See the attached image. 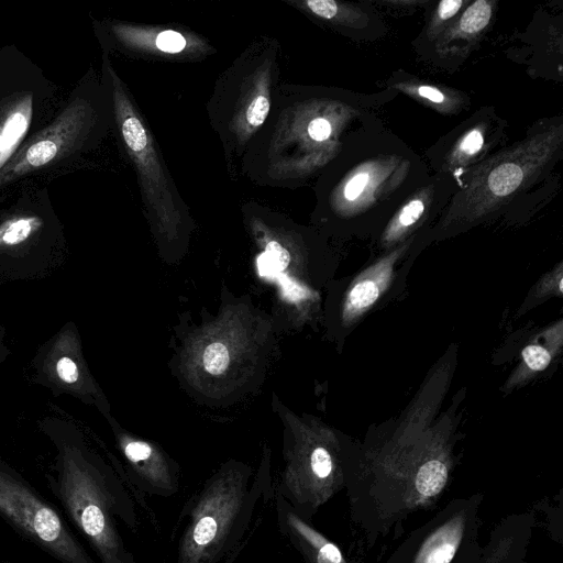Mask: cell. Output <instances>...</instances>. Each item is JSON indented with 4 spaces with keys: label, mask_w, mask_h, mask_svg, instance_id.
Returning <instances> with one entry per match:
<instances>
[{
    "label": "cell",
    "mask_w": 563,
    "mask_h": 563,
    "mask_svg": "<svg viewBox=\"0 0 563 563\" xmlns=\"http://www.w3.org/2000/svg\"><path fill=\"white\" fill-rule=\"evenodd\" d=\"M451 440L432 431L358 446L345 489L351 520L368 548L399 538L411 515L438 506L456 464Z\"/></svg>",
    "instance_id": "obj_1"
},
{
    "label": "cell",
    "mask_w": 563,
    "mask_h": 563,
    "mask_svg": "<svg viewBox=\"0 0 563 563\" xmlns=\"http://www.w3.org/2000/svg\"><path fill=\"white\" fill-rule=\"evenodd\" d=\"M563 157L562 115L541 119L523 139L498 150L457 180L459 190L437 222L415 239V247L495 220L530 196L553 194L554 175Z\"/></svg>",
    "instance_id": "obj_2"
},
{
    "label": "cell",
    "mask_w": 563,
    "mask_h": 563,
    "mask_svg": "<svg viewBox=\"0 0 563 563\" xmlns=\"http://www.w3.org/2000/svg\"><path fill=\"white\" fill-rule=\"evenodd\" d=\"M345 146L334 210L352 234L376 239L431 172L421 156L379 124L349 135Z\"/></svg>",
    "instance_id": "obj_3"
},
{
    "label": "cell",
    "mask_w": 563,
    "mask_h": 563,
    "mask_svg": "<svg viewBox=\"0 0 563 563\" xmlns=\"http://www.w3.org/2000/svg\"><path fill=\"white\" fill-rule=\"evenodd\" d=\"M269 475L223 470L198 488L179 515L175 563H234L274 498Z\"/></svg>",
    "instance_id": "obj_4"
},
{
    "label": "cell",
    "mask_w": 563,
    "mask_h": 563,
    "mask_svg": "<svg viewBox=\"0 0 563 563\" xmlns=\"http://www.w3.org/2000/svg\"><path fill=\"white\" fill-rule=\"evenodd\" d=\"M63 495L77 526L89 539L102 563H136L126 549L117 520L137 530L134 504L123 488H112L87 472L68 471Z\"/></svg>",
    "instance_id": "obj_5"
},
{
    "label": "cell",
    "mask_w": 563,
    "mask_h": 563,
    "mask_svg": "<svg viewBox=\"0 0 563 563\" xmlns=\"http://www.w3.org/2000/svg\"><path fill=\"white\" fill-rule=\"evenodd\" d=\"M484 495L454 498L412 530L384 563H477Z\"/></svg>",
    "instance_id": "obj_6"
},
{
    "label": "cell",
    "mask_w": 563,
    "mask_h": 563,
    "mask_svg": "<svg viewBox=\"0 0 563 563\" xmlns=\"http://www.w3.org/2000/svg\"><path fill=\"white\" fill-rule=\"evenodd\" d=\"M506 128L507 122L494 107L479 108L426 151L428 168L457 183L462 175L500 150Z\"/></svg>",
    "instance_id": "obj_7"
},
{
    "label": "cell",
    "mask_w": 563,
    "mask_h": 563,
    "mask_svg": "<svg viewBox=\"0 0 563 563\" xmlns=\"http://www.w3.org/2000/svg\"><path fill=\"white\" fill-rule=\"evenodd\" d=\"M95 112L76 98L45 129L27 140L0 172V186L48 167L80 147L90 131Z\"/></svg>",
    "instance_id": "obj_8"
},
{
    "label": "cell",
    "mask_w": 563,
    "mask_h": 563,
    "mask_svg": "<svg viewBox=\"0 0 563 563\" xmlns=\"http://www.w3.org/2000/svg\"><path fill=\"white\" fill-rule=\"evenodd\" d=\"M0 511L65 561L91 563L58 515L27 488L1 473Z\"/></svg>",
    "instance_id": "obj_9"
},
{
    "label": "cell",
    "mask_w": 563,
    "mask_h": 563,
    "mask_svg": "<svg viewBox=\"0 0 563 563\" xmlns=\"http://www.w3.org/2000/svg\"><path fill=\"white\" fill-rule=\"evenodd\" d=\"M459 190L455 179L445 174H431L393 214L376 238L382 250L389 251L430 229Z\"/></svg>",
    "instance_id": "obj_10"
},
{
    "label": "cell",
    "mask_w": 563,
    "mask_h": 563,
    "mask_svg": "<svg viewBox=\"0 0 563 563\" xmlns=\"http://www.w3.org/2000/svg\"><path fill=\"white\" fill-rule=\"evenodd\" d=\"M415 238L387 251L353 278L343 301V320L346 323L357 322L387 291L395 277L396 263L410 251Z\"/></svg>",
    "instance_id": "obj_11"
},
{
    "label": "cell",
    "mask_w": 563,
    "mask_h": 563,
    "mask_svg": "<svg viewBox=\"0 0 563 563\" xmlns=\"http://www.w3.org/2000/svg\"><path fill=\"white\" fill-rule=\"evenodd\" d=\"M274 500L277 529L303 563H351L338 544L301 517L280 494L274 492Z\"/></svg>",
    "instance_id": "obj_12"
},
{
    "label": "cell",
    "mask_w": 563,
    "mask_h": 563,
    "mask_svg": "<svg viewBox=\"0 0 563 563\" xmlns=\"http://www.w3.org/2000/svg\"><path fill=\"white\" fill-rule=\"evenodd\" d=\"M532 510L504 518L492 531L479 551L477 563H528V545L536 527Z\"/></svg>",
    "instance_id": "obj_13"
},
{
    "label": "cell",
    "mask_w": 563,
    "mask_h": 563,
    "mask_svg": "<svg viewBox=\"0 0 563 563\" xmlns=\"http://www.w3.org/2000/svg\"><path fill=\"white\" fill-rule=\"evenodd\" d=\"M494 2L488 0L468 1L449 27L430 45L433 52L444 53L454 45L475 44L489 26L493 19Z\"/></svg>",
    "instance_id": "obj_14"
},
{
    "label": "cell",
    "mask_w": 563,
    "mask_h": 563,
    "mask_svg": "<svg viewBox=\"0 0 563 563\" xmlns=\"http://www.w3.org/2000/svg\"><path fill=\"white\" fill-rule=\"evenodd\" d=\"M33 114V95L19 93L0 106V172L16 153Z\"/></svg>",
    "instance_id": "obj_15"
},
{
    "label": "cell",
    "mask_w": 563,
    "mask_h": 563,
    "mask_svg": "<svg viewBox=\"0 0 563 563\" xmlns=\"http://www.w3.org/2000/svg\"><path fill=\"white\" fill-rule=\"evenodd\" d=\"M388 89L406 95L433 107L442 114H457L470 107L466 95L459 90L441 87L413 79L405 73L397 71L387 81Z\"/></svg>",
    "instance_id": "obj_16"
},
{
    "label": "cell",
    "mask_w": 563,
    "mask_h": 563,
    "mask_svg": "<svg viewBox=\"0 0 563 563\" xmlns=\"http://www.w3.org/2000/svg\"><path fill=\"white\" fill-rule=\"evenodd\" d=\"M306 5L319 18L335 21L338 25L349 30L353 29L358 40H368L369 35L374 34L378 36L379 30L384 26L380 18L368 7L333 0H310Z\"/></svg>",
    "instance_id": "obj_17"
},
{
    "label": "cell",
    "mask_w": 563,
    "mask_h": 563,
    "mask_svg": "<svg viewBox=\"0 0 563 563\" xmlns=\"http://www.w3.org/2000/svg\"><path fill=\"white\" fill-rule=\"evenodd\" d=\"M547 331L538 339L532 340L521 351V362L508 380V386H515L532 376L543 372L552 363L556 351L562 345V322L551 327L549 339L545 341Z\"/></svg>",
    "instance_id": "obj_18"
},
{
    "label": "cell",
    "mask_w": 563,
    "mask_h": 563,
    "mask_svg": "<svg viewBox=\"0 0 563 563\" xmlns=\"http://www.w3.org/2000/svg\"><path fill=\"white\" fill-rule=\"evenodd\" d=\"M468 1L464 0H442L430 8V16L427 22L420 40L417 41L419 45H431L454 21V19L463 10Z\"/></svg>",
    "instance_id": "obj_19"
},
{
    "label": "cell",
    "mask_w": 563,
    "mask_h": 563,
    "mask_svg": "<svg viewBox=\"0 0 563 563\" xmlns=\"http://www.w3.org/2000/svg\"><path fill=\"white\" fill-rule=\"evenodd\" d=\"M42 225L37 217H16L0 225V244L16 245L25 241Z\"/></svg>",
    "instance_id": "obj_20"
},
{
    "label": "cell",
    "mask_w": 563,
    "mask_h": 563,
    "mask_svg": "<svg viewBox=\"0 0 563 563\" xmlns=\"http://www.w3.org/2000/svg\"><path fill=\"white\" fill-rule=\"evenodd\" d=\"M289 255L278 243L271 242L258 258V272L263 276L280 273L288 265Z\"/></svg>",
    "instance_id": "obj_21"
},
{
    "label": "cell",
    "mask_w": 563,
    "mask_h": 563,
    "mask_svg": "<svg viewBox=\"0 0 563 563\" xmlns=\"http://www.w3.org/2000/svg\"><path fill=\"white\" fill-rule=\"evenodd\" d=\"M203 366L213 375L223 373L230 361L228 349L224 344L214 342L209 344L203 352Z\"/></svg>",
    "instance_id": "obj_22"
},
{
    "label": "cell",
    "mask_w": 563,
    "mask_h": 563,
    "mask_svg": "<svg viewBox=\"0 0 563 563\" xmlns=\"http://www.w3.org/2000/svg\"><path fill=\"white\" fill-rule=\"evenodd\" d=\"M156 46L164 52L177 53L186 46L185 37L175 31H164L156 38Z\"/></svg>",
    "instance_id": "obj_23"
},
{
    "label": "cell",
    "mask_w": 563,
    "mask_h": 563,
    "mask_svg": "<svg viewBox=\"0 0 563 563\" xmlns=\"http://www.w3.org/2000/svg\"><path fill=\"white\" fill-rule=\"evenodd\" d=\"M269 111V101L264 96L253 100L246 111V121L251 126H260L266 119Z\"/></svg>",
    "instance_id": "obj_24"
},
{
    "label": "cell",
    "mask_w": 563,
    "mask_h": 563,
    "mask_svg": "<svg viewBox=\"0 0 563 563\" xmlns=\"http://www.w3.org/2000/svg\"><path fill=\"white\" fill-rule=\"evenodd\" d=\"M124 454L132 464H135L151 457L155 454V451L146 442L131 441L125 444Z\"/></svg>",
    "instance_id": "obj_25"
},
{
    "label": "cell",
    "mask_w": 563,
    "mask_h": 563,
    "mask_svg": "<svg viewBox=\"0 0 563 563\" xmlns=\"http://www.w3.org/2000/svg\"><path fill=\"white\" fill-rule=\"evenodd\" d=\"M308 134L312 140L323 142L331 136L332 124L322 117L316 118L308 124Z\"/></svg>",
    "instance_id": "obj_26"
},
{
    "label": "cell",
    "mask_w": 563,
    "mask_h": 563,
    "mask_svg": "<svg viewBox=\"0 0 563 563\" xmlns=\"http://www.w3.org/2000/svg\"><path fill=\"white\" fill-rule=\"evenodd\" d=\"M56 371L59 378L66 383H75L78 379L77 365L69 357H62L56 364Z\"/></svg>",
    "instance_id": "obj_27"
}]
</instances>
